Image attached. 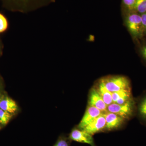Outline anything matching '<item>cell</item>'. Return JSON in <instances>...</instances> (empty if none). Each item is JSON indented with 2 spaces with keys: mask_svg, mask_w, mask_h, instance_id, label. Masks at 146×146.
<instances>
[{
  "mask_svg": "<svg viewBox=\"0 0 146 146\" xmlns=\"http://www.w3.org/2000/svg\"><path fill=\"white\" fill-rule=\"evenodd\" d=\"M8 27L7 19L3 14L0 13V33H2L6 31Z\"/></svg>",
  "mask_w": 146,
  "mask_h": 146,
  "instance_id": "16",
  "label": "cell"
},
{
  "mask_svg": "<svg viewBox=\"0 0 146 146\" xmlns=\"http://www.w3.org/2000/svg\"><path fill=\"white\" fill-rule=\"evenodd\" d=\"M127 27L131 36L135 39L140 38L144 33L141 15L138 13L129 14L125 21Z\"/></svg>",
  "mask_w": 146,
  "mask_h": 146,
  "instance_id": "4",
  "label": "cell"
},
{
  "mask_svg": "<svg viewBox=\"0 0 146 146\" xmlns=\"http://www.w3.org/2000/svg\"><path fill=\"white\" fill-rule=\"evenodd\" d=\"M88 106L96 107L103 113L107 112L108 106L106 104L101 96L95 87L90 91Z\"/></svg>",
  "mask_w": 146,
  "mask_h": 146,
  "instance_id": "6",
  "label": "cell"
},
{
  "mask_svg": "<svg viewBox=\"0 0 146 146\" xmlns=\"http://www.w3.org/2000/svg\"><path fill=\"white\" fill-rule=\"evenodd\" d=\"M0 52H1V47H0Z\"/></svg>",
  "mask_w": 146,
  "mask_h": 146,
  "instance_id": "21",
  "label": "cell"
},
{
  "mask_svg": "<svg viewBox=\"0 0 146 146\" xmlns=\"http://www.w3.org/2000/svg\"><path fill=\"white\" fill-rule=\"evenodd\" d=\"M134 9L143 14L146 12V0H136Z\"/></svg>",
  "mask_w": 146,
  "mask_h": 146,
  "instance_id": "15",
  "label": "cell"
},
{
  "mask_svg": "<svg viewBox=\"0 0 146 146\" xmlns=\"http://www.w3.org/2000/svg\"><path fill=\"white\" fill-rule=\"evenodd\" d=\"M141 17L144 33H146V12L141 14Z\"/></svg>",
  "mask_w": 146,
  "mask_h": 146,
  "instance_id": "19",
  "label": "cell"
},
{
  "mask_svg": "<svg viewBox=\"0 0 146 146\" xmlns=\"http://www.w3.org/2000/svg\"><path fill=\"white\" fill-rule=\"evenodd\" d=\"M69 138L72 141L96 146L92 135L80 129H74L70 133Z\"/></svg>",
  "mask_w": 146,
  "mask_h": 146,
  "instance_id": "5",
  "label": "cell"
},
{
  "mask_svg": "<svg viewBox=\"0 0 146 146\" xmlns=\"http://www.w3.org/2000/svg\"><path fill=\"white\" fill-rule=\"evenodd\" d=\"M54 146H69V144L65 139L60 138L56 142Z\"/></svg>",
  "mask_w": 146,
  "mask_h": 146,
  "instance_id": "18",
  "label": "cell"
},
{
  "mask_svg": "<svg viewBox=\"0 0 146 146\" xmlns=\"http://www.w3.org/2000/svg\"><path fill=\"white\" fill-rule=\"evenodd\" d=\"M106 123L105 116L104 113L96 118L82 130L93 136L105 129Z\"/></svg>",
  "mask_w": 146,
  "mask_h": 146,
  "instance_id": "8",
  "label": "cell"
},
{
  "mask_svg": "<svg viewBox=\"0 0 146 146\" xmlns=\"http://www.w3.org/2000/svg\"><path fill=\"white\" fill-rule=\"evenodd\" d=\"M0 108L12 114L18 110V107L16 102L9 97H5L0 100Z\"/></svg>",
  "mask_w": 146,
  "mask_h": 146,
  "instance_id": "12",
  "label": "cell"
},
{
  "mask_svg": "<svg viewBox=\"0 0 146 146\" xmlns=\"http://www.w3.org/2000/svg\"><path fill=\"white\" fill-rule=\"evenodd\" d=\"M103 113V112L96 107L88 106L78 127L80 129H83Z\"/></svg>",
  "mask_w": 146,
  "mask_h": 146,
  "instance_id": "7",
  "label": "cell"
},
{
  "mask_svg": "<svg viewBox=\"0 0 146 146\" xmlns=\"http://www.w3.org/2000/svg\"><path fill=\"white\" fill-rule=\"evenodd\" d=\"M140 52L143 58L146 62V44L143 45L141 48Z\"/></svg>",
  "mask_w": 146,
  "mask_h": 146,
  "instance_id": "20",
  "label": "cell"
},
{
  "mask_svg": "<svg viewBox=\"0 0 146 146\" xmlns=\"http://www.w3.org/2000/svg\"><path fill=\"white\" fill-rule=\"evenodd\" d=\"M99 92L104 101L107 106L113 103L112 101V93L105 87L102 82L100 80L98 82L96 87H95Z\"/></svg>",
  "mask_w": 146,
  "mask_h": 146,
  "instance_id": "13",
  "label": "cell"
},
{
  "mask_svg": "<svg viewBox=\"0 0 146 146\" xmlns=\"http://www.w3.org/2000/svg\"><path fill=\"white\" fill-rule=\"evenodd\" d=\"M112 96L113 103L118 104H124L133 99L131 90H121L113 92Z\"/></svg>",
  "mask_w": 146,
  "mask_h": 146,
  "instance_id": "10",
  "label": "cell"
},
{
  "mask_svg": "<svg viewBox=\"0 0 146 146\" xmlns=\"http://www.w3.org/2000/svg\"><path fill=\"white\" fill-rule=\"evenodd\" d=\"M105 87L111 93L124 90H131L129 80L123 76H112L101 79Z\"/></svg>",
  "mask_w": 146,
  "mask_h": 146,
  "instance_id": "2",
  "label": "cell"
},
{
  "mask_svg": "<svg viewBox=\"0 0 146 146\" xmlns=\"http://www.w3.org/2000/svg\"><path fill=\"white\" fill-rule=\"evenodd\" d=\"M124 5L129 10L134 9L136 0H123Z\"/></svg>",
  "mask_w": 146,
  "mask_h": 146,
  "instance_id": "17",
  "label": "cell"
},
{
  "mask_svg": "<svg viewBox=\"0 0 146 146\" xmlns=\"http://www.w3.org/2000/svg\"><path fill=\"white\" fill-rule=\"evenodd\" d=\"M136 111L138 118L146 125V92L144 93L138 100Z\"/></svg>",
  "mask_w": 146,
  "mask_h": 146,
  "instance_id": "11",
  "label": "cell"
},
{
  "mask_svg": "<svg viewBox=\"0 0 146 146\" xmlns=\"http://www.w3.org/2000/svg\"><path fill=\"white\" fill-rule=\"evenodd\" d=\"M12 117V114L0 108V123L2 125H6Z\"/></svg>",
  "mask_w": 146,
  "mask_h": 146,
  "instance_id": "14",
  "label": "cell"
},
{
  "mask_svg": "<svg viewBox=\"0 0 146 146\" xmlns=\"http://www.w3.org/2000/svg\"><path fill=\"white\" fill-rule=\"evenodd\" d=\"M12 9L22 13H28L48 6L55 0H8Z\"/></svg>",
  "mask_w": 146,
  "mask_h": 146,
  "instance_id": "1",
  "label": "cell"
},
{
  "mask_svg": "<svg viewBox=\"0 0 146 146\" xmlns=\"http://www.w3.org/2000/svg\"><path fill=\"white\" fill-rule=\"evenodd\" d=\"M107 112L115 113L125 120L129 119L136 112V102L133 99L124 104L113 103L108 106Z\"/></svg>",
  "mask_w": 146,
  "mask_h": 146,
  "instance_id": "3",
  "label": "cell"
},
{
  "mask_svg": "<svg viewBox=\"0 0 146 146\" xmlns=\"http://www.w3.org/2000/svg\"><path fill=\"white\" fill-rule=\"evenodd\" d=\"M104 114L106 121L105 129L107 130H113L119 128L126 120L115 113L106 112Z\"/></svg>",
  "mask_w": 146,
  "mask_h": 146,
  "instance_id": "9",
  "label": "cell"
}]
</instances>
